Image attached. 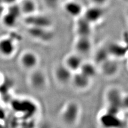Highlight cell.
<instances>
[{
  "label": "cell",
  "mask_w": 128,
  "mask_h": 128,
  "mask_svg": "<svg viewBox=\"0 0 128 128\" xmlns=\"http://www.w3.org/2000/svg\"><path fill=\"white\" fill-rule=\"evenodd\" d=\"M17 49L15 40L10 37H4L0 39V56L4 58L12 56Z\"/></svg>",
  "instance_id": "obj_8"
},
{
  "label": "cell",
  "mask_w": 128,
  "mask_h": 128,
  "mask_svg": "<svg viewBox=\"0 0 128 128\" xmlns=\"http://www.w3.org/2000/svg\"><path fill=\"white\" fill-rule=\"evenodd\" d=\"M29 82L30 86L38 91L45 90L48 86L47 77L45 73L36 68L32 70L29 77Z\"/></svg>",
  "instance_id": "obj_4"
},
{
  "label": "cell",
  "mask_w": 128,
  "mask_h": 128,
  "mask_svg": "<svg viewBox=\"0 0 128 128\" xmlns=\"http://www.w3.org/2000/svg\"><path fill=\"white\" fill-rule=\"evenodd\" d=\"M78 71L92 80L97 75L98 70L94 63L83 62Z\"/></svg>",
  "instance_id": "obj_17"
},
{
  "label": "cell",
  "mask_w": 128,
  "mask_h": 128,
  "mask_svg": "<svg viewBox=\"0 0 128 128\" xmlns=\"http://www.w3.org/2000/svg\"><path fill=\"white\" fill-rule=\"evenodd\" d=\"M91 80L78 71L73 73L70 83L77 90H84L90 86Z\"/></svg>",
  "instance_id": "obj_11"
},
{
  "label": "cell",
  "mask_w": 128,
  "mask_h": 128,
  "mask_svg": "<svg viewBox=\"0 0 128 128\" xmlns=\"http://www.w3.org/2000/svg\"><path fill=\"white\" fill-rule=\"evenodd\" d=\"M92 49V42L90 37L78 36L74 43L75 52L82 57L88 54Z\"/></svg>",
  "instance_id": "obj_9"
},
{
  "label": "cell",
  "mask_w": 128,
  "mask_h": 128,
  "mask_svg": "<svg viewBox=\"0 0 128 128\" xmlns=\"http://www.w3.org/2000/svg\"><path fill=\"white\" fill-rule=\"evenodd\" d=\"M107 102L108 104V111L118 114L124 105V97L120 91L116 88L110 89L106 94Z\"/></svg>",
  "instance_id": "obj_2"
},
{
  "label": "cell",
  "mask_w": 128,
  "mask_h": 128,
  "mask_svg": "<svg viewBox=\"0 0 128 128\" xmlns=\"http://www.w3.org/2000/svg\"><path fill=\"white\" fill-rule=\"evenodd\" d=\"M2 81V78H1V76L0 75V84H1V82Z\"/></svg>",
  "instance_id": "obj_20"
},
{
  "label": "cell",
  "mask_w": 128,
  "mask_h": 128,
  "mask_svg": "<svg viewBox=\"0 0 128 128\" xmlns=\"http://www.w3.org/2000/svg\"><path fill=\"white\" fill-rule=\"evenodd\" d=\"M91 5L104 8L108 3L110 0H89Z\"/></svg>",
  "instance_id": "obj_18"
},
{
  "label": "cell",
  "mask_w": 128,
  "mask_h": 128,
  "mask_svg": "<svg viewBox=\"0 0 128 128\" xmlns=\"http://www.w3.org/2000/svg\"><path fill=\"white\" fill-rule=\"evenodd\" d=\"M19 6L22 14L28 17L35 14L37 11L38 5L34 0H22Z\"/></svg>",
  "instance_id": "obj_16"
},
{
  "label": "cell",
  "mask_w": 128,
  "mask_h": 128,
  "mask_svg": "<svg viewBox=\"0 0 128 128\" xmlns=\"http://www.w3.org/2000/svg\"><path fill=\"white\" fill-rule=\"evenodd\" d=\"M118 115V114L107 112L100 118L101 124L105 128H120L121 122Z\"/></svg>",
  "instance_id": "obj_14"
},
{
  "label": "cell",
  "mask_w": 128,
  "mask_h": 128,
  "mask_svg": "<svg viewBox=\"0 0 128 128\" xmlns=\"http://www.w3.org/2000/svg\"><path fill=\"white\" fill-rule=\"evenodd\" d=\"M19 62L23 68L32 71L36 68L39 63V58L35 52L26 51L21 54Z\"/></svg>",
  "instance_id": "obj_5"
},
{
  "label": "cell",
  "mask_w": 128,
  "mask_h": 128,
  "mask_svg": "<svg viewBox=\"0 0 128 128\" xmlns=\"http://www.w3.org/2000/svg\"><path fill=\"white\" fill-rule=\"evenodd\" d=\"M73 73L64 63L56 66L54 71V77L59 84L62 85L70 83Z\"/></svg>",
  "instance_id": "obj_7"
},
{
  "label": "cell",
  "mask_w": 128,
  "mask_h": 128,
  "mask_svg": "<svg viewBox=\"0 0 128 128\" xmlns=\"http://www.w3.org/2000/svg\"><path fill=\"white\" fill-rule=\"evenodd\" d=\"M16 1H17V0H2L3 2L8 4H9L11 5L14 4Z\"/></svg>",
  "instance_id": "obj_19"
},
{
  "label": "cell",
  "mask_w": 128,
  "mask_h": 128,
  "mask_svg": "<svg viewBox=\"0 0 128 128\" xmlns=\"http://www.w3.org/2000/svg\"><path fill=\"white\" fill-rule=\"evenodd\" d=\"M106 46L111 58L116 59L122 58L126 52V48L118 43H111Z\"/></svg>",
  "instance_id": "obj_15"
},
{
  "label": "cell",
  "mask_w": 128,
  "mask_h": 128,
  "mask_svg": "<svg viewBox=\"0 0 128 128\" xmlns=\"http://www.w3.org/2000/svg\"><path fill=\"white\" fill-rule=\"evenodd\" d=\"M75 31L78 36L90 37L92 25L87 22L82 16L76 19Z\"/></svg>",
  "instance_id": "obj_12"
},
{
  "label": "cell",
  "mask_w": 128,
  "mask_h": 128,
  "mask_svg": "<svg viewBox=\"0 0 128 128\" xmlns=\"http://www.w3.org/2000/svg\"><path fill=\"white\" fill-rule=\"evenodd\" d=\"M83 62L82 56L74 52L67 55L63 63L73 73H75L79 70Z\"/></svg>",
  "instance_id": "obj_10"
},
{
  "label": "cell",
  "mask_w": 128,
  "mask_h": 128,
  "mask_svg": "<svg viewBox=\"0 0 128 128\" xmlns=\"http://www.w3.org/2000/svg\"><path fill=\"white\" fill-rule=\"evenodd\" d=\"M62 9L69 17L76 19L82 16L84 8L76 0H67L62 4Z\"/></svg>",
  "instance_id": "obj_6"
},
{
  "label": "cell",
  "mask_w": 128,
  "mask_h": 128,
  "mask_svg": "<svg viewBox=\"0 0 128 128\" xmlns=\"http://www.w3.org/2000/svg\"><path fill=\"white\" fill-rule=\"evenodd\" d=\"M80 114V107L75 102H68L63 108L61 118L64 123L67 126H73L77 123Z\"/></svg>",
  "instance_id": "obj_1"
},
{
  "label": "cell",
  "mask_w": 128,
  "mask_h": 128,
  "mask_svg": "<svg viewBox=\"0 0 128 128\" xmlns=\"http://www.w3.org/2000/svg\"><path fill=\"white\" fill-rule=\"evenodd\" d=\"M105 16L104 8L90 5L84 9L82 17L92 25L98 24L102 20Z\"/></svg>",
  "instance_id": "obj_3"
},
{
  "label": "cell",
  "mask_w": 128,
  "mask_h": 128,
  "mask_svg": "<svg viewBox=\"0 0 128 128\" xmlns=\"http://www.w3.org/2000/svg\"><path fill=\"white\" fill-rule=\"evenodd\" d=\"M102 73L106 76L115 75L118 70V65L116 59L109 58L100 64Z\"/></svg>",
  "instance_id": "obj_13"
}]
</instances>
